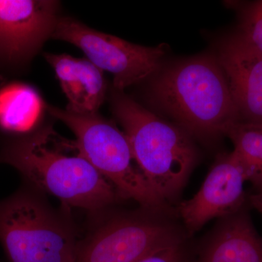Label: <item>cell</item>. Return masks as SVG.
I'll list each match as a JSON object with an SVG mask.
<instances>
[{
  "instance_id": "8fae6325",
  "label": "cell",
  "mask_w": 262,
  "mask_h": 262,
  "mask_svg": "<svg viewBox=\"0 0 262 262\" xmlns=\"http://www.w3.org/2000/svg\"><path fill=\"white\" fill-rule=\"evenodd\" d=\"M44 56L68 99L66 110L77 115L97 114L106 96L103 71L89 60L70 55L45 53Z\"/></svg>"
},
{
  "instance_id": "30bf717a",
  "label": "cell",
  "mask_w": 262,
  "mask_h": 262,
  "mask_svg": "<svg viewBox=\"0 0 262 262\" xmlns=\"http://www.w3.org/2000/svg\"><path fill=\"white\" fill-rule=\"evenodd\" d=\"M218 61L241 121L262 123V53L241 32L222 45Z\"/></svg>"
},
{
  "instance_id": "52a82bcc",
  "label": "cell",
  "mask_w": 262,
  "mask_h": 262,
  "mask_svg": "<svg viewBox=\"0 0 262 262\" xmlns=\"http://www.w3.org/2000/svg\"><path fill=\"white\" fill-rule=\"evenodd\" d=\"M51 37L75 45L98 69L110 72L117 91H123L158 73L166 53L165 45L145 47L134 44L72 18H58Z\"/></svg>"
},
{
  "instance_id": "2e32d148",
  "label": "cell",
  "mask_w": 262,
  "mask_h": 262,
  "mask_svg": "<svg viewBox=\"0 0 262 262\" xmlns=\"http://www.w3.org/2000/svg\"><path fill=\"white\" fill-rule=\"evenodd\" d=\"M258 175L257 182L255 184V187L257 188L258 191L262 189V129L261 138H260L259 144L258 146Z\"/></svg>"
},
{
  "instance_id": "5b68a950",
  "label": "cell",
  "mask_w": 262,
  "mask_h": 262,
  "mask_svg": "<svg viewBox=\"0 0 262 262\" xmlns=\"http://www.w3.org/2000/svg\"><path fill=\"white\" fill-rule=\"evenodd\" d=\"M46 110L70 127L76 136L72 144L77 154L113 184L122 199L134 200L142 208L162 213L168 209V203L134 165L126 136L114 122L98 113L77 115L48 104Z\"/></svg>"
},
{
  "instance_id": "7c38bea8",
  "label": "cell",
  "mask_w": 262,
  "mask_h": 262,
  "mask_svg": "<svg viewBox=\"0 0 262 262\" xmlns=\"http://www.w3.org/2000/svg\"><path fill=\"white\" fill-rule=\"evenodd\" d=\"M199 262H262V241L246 212L222 219Z\"/></svg>"
},
{
  "instance_id": "9a60e30c",
  "label": "cell",
  "mask_w": 262,
  "mask_h": 262,
  "mask_svg": "<svg viewBox=\"0 0 262 262\" xmlns=\"http://www.w3.org/2000/svg\"><path fill=\"white\" fill-rule=\"evenodd\" d=\"M182 244L161 250L137 262H184Z\"/></svg>"
},
{
  "instance_id": "277c9868",
  "label": "cell",
  "mask_w": 262,
  "mask_h": 262,
  "mask_svg": "<svg viewBox=\"0 0 262 262\" xmlns=\"http://www.w3.org/2000/svg\"><path fill=\"white\" fill-rule=\"evenodd\" d=\"M24 184L0 201V244L9 262H73L79 241L68 210Z\"/></svg>"
},
{
  "instance_id": "9c48e42d",
  "label": "cell",
  "mask_w": 262,
  "mask_h": 262,
  "mask_svg": "<svg viewBox=\"0 0 262 262\" xmlns=\"http://www.w3.org/2000/svg\"><path fill=\"white\" fill-rule=\"evenodd\" d=\"M247 181L242 164L232 152L222 155L195 195L183 202L177 211L190 232L215 218H225L241 210Z\"/></svg>"
},
{
  "instance_id": "7a4b0ae2",
  "label": "cell",
  "mask_w": 262,
  "mask_h": 262,
  "mask_svg": "<svg viewBox=\"0 0 262 262\" xmlns=\"http://www.w3.org/2000/svg\"><path fill=\"white\" fill-rule=\"evenodd\" d=\"M149 96L191 136L212 139L241 121L223 70L211 56L160 70L150 84Z\"/></svg>"
},
{
  "instance_id": "6da1fadb",
  "label": "cell",
  "mask_w": 262,
  "mask_h": 262,
  "mask_svg": "<svg viewBox=\"0 0 262 262\" xmlns=\"http://www.w3.org/2000/svg\"><path fill=\"white\" fill-rule=\"evenodd\" d=\"M72 148V141L46 125L5 141L0 163L16 169L26 184L56 196L67 208H82L90 213L113 208L122 199L117 189L77 152L67 154Z\"/></svg>"
},
{
  "instance_id": "8992f818",
  "label": "cell",
  "mask_w": 262,
  "mask_h": 262,
  "mask_svg": "<svg viewBox=\"0 0 262 262\" xmlns=\"http://www.w3.org/2000/svg\"><path fill=\"white\" fill-rule=\"evenodd\" d=\"M162 212L142 208L91 213L87 232L79 239L73 262H137L183 244L180 231Z\"/></svg>"
},
{
  "instance_id": "3957f363",
  "label": "cell",
  "mask_w": 262,
  "mask_h": 262,
  "mask_svg": "<svg viewBox=\"0 0 262 262\" xmlns=\"http://www.w3.org/2000/svg\"><path fill=\"white\" fill-rule=\"evenodd\" d=\"M111 106L138 168L169 204L178 198L198 161L190 134L162 120L123 91L113 89Z\"/></svg>"
},
{
  "instance_id": "e0dca14e",
  "label": "cell",
  "mask_w": 262,
  "mask_h": 262,
  "mask_svg": "<svg viewBox=\"0 0 262 262\" xmlns=\"http://www.w3.org/2000/svg\"><path fill=\"white\" fill-rule=\"evenodd\" d=\"M250 203L255 209L262 214V189L250 196Z\"/></svg>"
},
{
  "instance_id": "5bb4252c",
  "label": "cell",
  "mask_w": 262,
  "mask_h": 262,
  "mask_svg": "<svg viewBox=\"0 0 262 262\" xmlns=\"http://www.w3.org/2000/svg\"><path fill=\"white\" fill-rule=\"evenodd\" d=\"M243 34L262 53V0L246 10L243 20Z\"/></svg>"
},
{
  "instance_id": "4fadbf2b",
  "label": "cell",
  "mask_w": 262,
  "mask_h": 262,
  "mask_svg": "<svg viewBox=\"0 0 262 262\" xmlns=\"http://www.w3.org/2000/svg\"><path fill=\"white\" fill-rule=\"evenodd\" d=\"M46 104L32 86L12 82L0 88V130L22 137L39 128Z\"/></svg>"
},
{
  "instance_id": "ba28073f",
  "label": "cell",
  "mask_w": 262,
  "mask_h": 262,
  "mask_svg": "<svg viewBox=\"0 0 262 262\" xmlns=\"http://www.w3.org/2000/svg\"><path fill=\"white\" fill-rule=\"evenodd\" d=\"M58 3L48 0H0V62L29 61L58 22Z\"/></svg>"
}]
</instances>
